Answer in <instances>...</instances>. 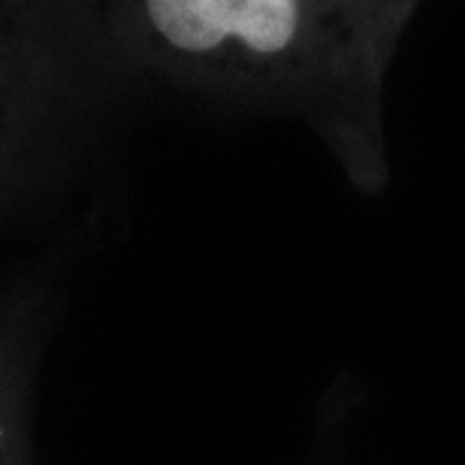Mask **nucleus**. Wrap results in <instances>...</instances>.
<instances>
[{"label": "nucleus", "instance_id": "1", "mask_svg": "<svg viewBox=\"0 0 465 465\" xmlns=\"http://www.w3.org/2000/svg\"><path fill=\"white\" fill-rule=\"evenodd\" d=\"M145 52L378 143L384 76L420 0H127Z\"/></svg>", "mask_w": 465, "mask_h": 465}]
</instances>
